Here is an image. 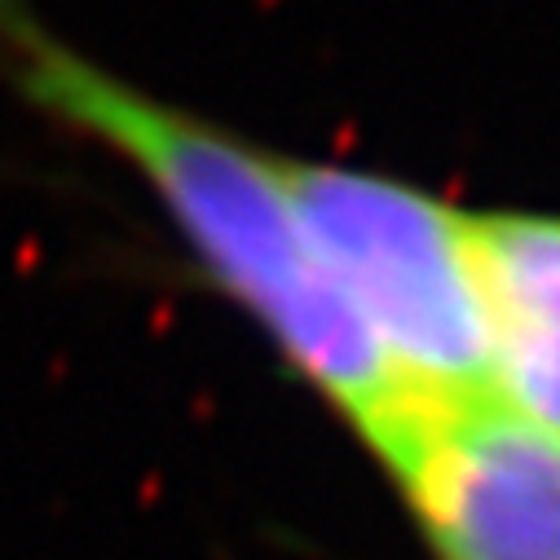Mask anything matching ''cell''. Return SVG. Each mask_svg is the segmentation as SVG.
Returning a JSON list of instances; mask_svg holds the SVG:
<instances>
[{
    "label": "cell",
    "instance_id": "4",
    "mask_svg": "<svg viewBox=\"0 0 560 560\" xmlns=\"http://www.w3.org/2000/svg\"><path fill=\"white\" fill-rule=\"evenodd\" d=\"M490 397L560 438V212H468Z\"/></svg>",
    "mask_w": 560,
    "mask_h": 560
},
{
    "label": "cell",
    "instance_id": "2",
    "mask_svg": "<svg viewBox=\"0 0 560 560\" xmlns=\"http://www.w3.org/2000/svg\"><path fill=\"white\" fill-rule=\"evenodd\" d=\"M278 164L314 260L397 380L442 406L490 397L468 212L375 168Z\"/></svg>",
    "mask_w": 560,
    "mask_h": 560
},
{
    "label": "cell",
    "instance_id": "1",
    "mask_svg": "<svg viewBox=\"0 0 560 560\" xmlns=\"http://www.w3.org/2000/svg\"><path fill=\"white\" fill-rule=\"evenodd\" d=\"M0 80L110 151L155 195L199 273L336 406L384 468L442 410L397 380L314 260L278 151L97 62L32 0H0Z\"/></svg>",
    "mask_w": 560,
    "mask_h": 560
},
{
    "label": "cell",
    "instance_id": "3",
    "mask_svg": "<svg viewBox=\"0 0 560 560\" xmlns=\"http://www.w3.org/2000/svg\"><path fill=\"white\" fill-rule=\"evenodd\" d=\"M388 472L438 560H560V438L503 401L442 406Z\"/></svg>",
    "mask_w": 560,
    "mask_h": 560
}]
</instances>
